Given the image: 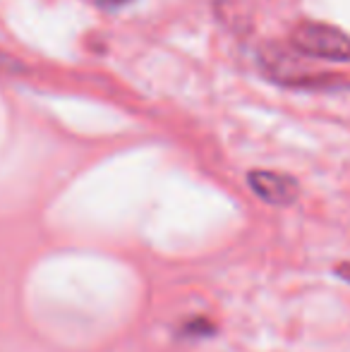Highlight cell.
Here are the masks:
<instances>
[{
	"label": "cell",
	"instance_id": "277c9868",
	"mask_svg": "<svg viewBox=\"0 0 350 352\" xmlns=\"http://www.w3.org/2000/svg\"><path fill=\"white\" fill-rule=\"evenodd\" d=\"M103 3H108V5H120V3H127V0H103Z\"/></svg>",
	"mask_w": 350,
	"mask_h": 352
},
{
	"label": "cell",
	"instance_id": "6da1fadb",
	"mask_svg": "<svg viewBox=\"0 0 350 352\" xmlns=\"http://www.w3.org/2000/svg\"><path fill=\"white\" fill-rule=\"evenodd\" d=\"M290 41L305 56L324 58L333 63L350 60V36L343 29L324 22H305L295 24L290 32Z\"/></svg>",
	"mask_w": 350,
	"mask_h": 352
},
{
	"label": "cell",
	"instance_id": "3957f363",
	"mask_svg": "<svg viewBox=\"0 0 350 352\" xmlns=\"http://www.w3.org/2000/svg\"><path fill=\"white\" fill-rule=\"evenodd\" d=\"M336 276H338V278H343V280L350 283V264H338L336 266Z\"/></svg>",
	"mask_w": 350,
	"mask_h": 352
},
{
	"label": "cell",
	"instance_id": "7a4b0ae2",
	"mask_svg": "<svg viewBox=\"0 0 350 352\" xmlns=\"http://www.w3.org/2000/svg\"><path fill=\"white\" fill-rule=\"evenodd\" d=\"M248 182L252 187L254 195H259L266 204L274 206H288L298 199L300 187L290 175L283 173H271V170H252L248 175Z\"/></svg>",
	"mask_w": 350,
	"mask_h": 352
}]
</instances>
